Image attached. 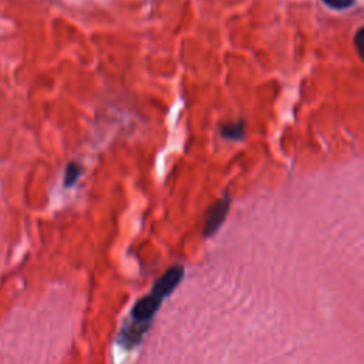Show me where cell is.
Listing matches in <instances>:
<instances>
[{"label": "cell", "instance_id": "1", "mask_svg": "<svg viewBox=\"0 0 364 364\" xmlns=\"http://www.w3.org/2000/svg\"><path fill=\"white\" fill-rule=\"evenodd\" d=\"M183 269L179 264L169 267L155 283L149 294L139 299L128 318L124 321V326L119 330L117 341L127 350H132L145 336L155 313L158 311L164 299L171 294V291L178 286L182 280Z\"/></svg>", "mask_w": 364, "mask_h": 364}, {"label": "cell", "instance_id": "2", "mask_svg": "<svg viewBox=\"0 0 364 364\" xmlns=\"http://www.w3.org/2000/svg\"><path fill=\"white\" fill-rule=\"evenodd\" d=\"M229 203H230V199L228 195H225L222 199L216 200L208 209L206 216H205V223H203V236L209 237L220 228V225L225 222V219L228 216Z\"/></svg>", "mask_w": 364, "mask_h": 364}, {"label": "cell", "instance_id": "3", "mask_svg": "<svg viewBox=\"0 0 364 364\" xmlns=\"http://www.w3.org/2000/svg\"><path fill=\"white\" fill-rule=\"evenodd\" d=\"M222 135L225 138H229V139H242L243 138V134H245V122L242 121H237V122H229V124H225L220 129Z\"/></svg>", "mask_w": 364, "mask_h": 364}, {"label": "cell", "instance_id": "4", "mask_svg": "<svg viewBox=\"0 0 364 364\" xmlns=\"http://www.w3.org/2000/svg\"><path fill=\"white\" fill-rule=\"evenodd\" d=\"M80 173H81V166L77 162H70L64 172V186L68 188V186L74 185L77 182Z\"/></svg>", "mask_w": 364, "mask_h": 364}, {"label": "cell", "instance_id": "5", "mask_svg": "<svg viewBox=\"0 0 364 364\" xmlns=\"http://www.w3.org/2000/svg\"><path fill=\"white\" fill-rule=\"evenodd\" d=\"M323 3H326L328 7L336 9V10H346L350 9L355 0H321Z\"/></svg>", "mask_w": 364, "mask_h": 364}, {"label": "cell", "instance_id": "6", "mask_svg": "<svg viewBox=\"0 0 364 364\" xmlns=\"http://www.w3.org/2000/svg\"><path fill=\"white\" fill-rule=\"evenodd\" d=\"M363 31H364V28H363V27H358V30H357L355 34H354V44H355V50H357V53H358L360 57L363 55V47H361V43H363Z\"/></svg>", "mask_w": 364, "mask_h": 364}]
</instances>
